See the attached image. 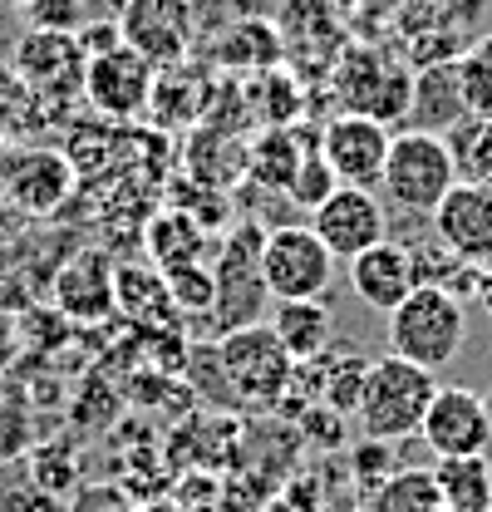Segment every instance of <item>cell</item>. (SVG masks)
I'll return each instance as SVG.
<instances>
[{
    "mask_svg": "<svg viewBox=\"0 0 492 512\" xmlns=\"http://www.w3.org/2000/svg\"><path fill=\"white\" fill-rule=\"evenodd\" d=\"M384 335H389V355L438 375L443 365L458 360V350L468 340V311L448 286H414L384 316Z\"/></svg>",
    "mask_w": 492,
    "mask_h": 512,
    "instance_id": "obj_1",
    "label": "cell"
},
{
    "mask_svg": "<svg viewBox=\"0 0 492 512\" xmlns=\"http://www.w3.org/2000/svg\"><path fill=\"white\" fill-rule=\"evenodd\" d=\"M433 389H438V380H433V370H424V365H409L399 355L369 360L365 389H360V404H355L360 434L379 439V444L414 439L419 424H424V409H429Z\"/></svg>",
    "mask_w": 492,
    "mask_h": 512,
    "instance_id": "obj_2",
    "label": "cell"
},
{
    "mask_svg": "<svg viewBox=\"0 0 492 512\" xmlns=\"http://www.w3.org/2000/svg\"><path fill=\"white\" fill-rule=\"evenodd\" d=\"M217 375L222 389L237 399V404H256V409H271L291 394V375H296V360L286 355V345L276 340L271 325L251 320L237 330H222L217 340Z\"/></svg>",
    "mask_w": 492,
    "mask_h": 512,
    "instance_id": "obj_3",
    "label": "cell"
},
{
    "mask_svg": "<svg viewBox=\"0 0 492 512\" xmlns=\"http://www.w3.org/2000/svg\"><path fill=\"white\" fill-rule=\"evenodd\" d=\"M453 183H458V163H453L448 138L419 133V128H404L389 138V158L379 173L384 202H394L399 212H414V217H433V207L453 192Z\"/></svg>",
    "mask_w": 492,
    "mask_h": 512,
    "instance_id": "obj_4",
    "label": "cell"
},
{
    "mask_svg": "<svg viewBox=\"0 0 492 512\" xmlns=\"http://www.w3.org/2000/svg\"><path fill=\"white\" fill-rule=\"evenodd\" d=\"M330 89L345 114H365L379 124L409 119V94H414V69L389 60L374 45H345L340 60L330 64Z\"/></svg>",
    "mask_w": 492,
    "mask_h": 512,
    "instance_id": "obj_5",
    "label": "cell"
},
{
    "mask_svg": "<svg viewBox=\"0 0 492 512\" xmlns=\"http://www.w3.org/2000/svg\"><path fill=\"white\" fill-rule=\"evenodd\" d=\"M261 281L271 301H320L335 281V252L310 227H271L261 237Z\"/></svg>",
    "mask_w": 492,
    "mask_h": 512,
    "instance_id": "obj_6",
    "label": "cell"
},
{
    "mask_svg": "<svg viewBox=\"0 0 492 512\" xmlns=\"http://www.w3.org/2000/svg\"><path fill=\"white\" fill-rule=\"evenodd\" d=\"M153 89H158V64L143 60L133 45H114V50H99L84 60V99L109 124H128V119L148 114Z\"/></svg>",
    "mask_w": 492,
    "mask_h": 512,
    "instance_id": "obj_7",
    "label": "cell"
},
{
    "mask_svg": "<svg viewBox=\"0 0 492 512\" xmlns=\"http://www.w3.org/2000/svg\"><path fill=\"white\" fill-rule=\"evenodd\" d=\"M74 192V158L60 148H0V197L25 217H55Z\"/></svg>",
    "mask_w": 492,
    "mask_h": 512,
    "instance_id": "obj_8",
    "label": "cell"
},
{
    "mask_svg": "<svg viewBox=\"0 0 492 512\" xmlns=\"http://www.w3.org/2000/svg\"><path fill=\"white\" fill-rule=\"evenodd\" d=\"M419 439L433 458H468V453H488L492 444V414L488 399L468 384H438L424 409Z\"/></svg>",
    "mask_w": 492,
    "mask_h": 512,
    "instance_id": "obj_9",
    "label": "cell"
},
{
    "mask_svg": "<svg viewBox=\"0 0 492 512\" xmlns=\"http://www.w3.org/2000/svg\"><path fill=\"white\" fill-rule=\"evenodd\" d=\"M119 35L143 60H153L158 69H173L192 55V40H197L192 0H123Z\"/></svg>",
    "mask_w": 492,
    "mask_h": 512,
    "instance_id": "obj_10",
    "label": "cell"
},
{
    "mask_svg": "<svg viewBox=\"0 0 492 512\" xmlns=\"http://www.w3.org/2000/svg\"><path fill=\"white\" fill-rule=\"evenodd\" d=\"M84 45L69 30H35L15 45V74L35 99L69 104L74 94H84Z\"/></svg>",
    "mask_w": 492,
    "mask_h": 512,
    "instance_id": "obj_11",
    "label": "cell"
},
{
    "mask_svg": "<svg viewBox=\"0 0 492 512\" xmlns=\"http://www.w3.org/2000/svg\"><path fill=\"white\" fill-rule=\"evenodd\" d=\"M389 138H394L389 124L340 109L330 124L320 128L315 148H320V158L330 163V173H335L345 188L379 192V173H384V158H389Z\"/></svg>",
    "mask_w": 492,
    "mask_h": 512,
    "instance_id": "obj_12",
    "label": "cell"
},
{
    "mask_svg": "<svg viewBox=\"0 0 492 512\" xmlns=\"http://www.w3.org/2000/svg\"><path fill=\"white\" fill-rule=\"evenodd\" d=\"M429 222L448 256H458L468 271H492V188L458 178Z\"/></svg>",
    "mask_w": 492,
    "mask_h": 512,
    "instance_id": "obj_13",
    "label": "cell"
},
{
    "mask_svg": "<svg viewBox=\"0 0 492 512\" xmlns=\"http://www.w3.org/2000/svg\"><path fill=\"white\" fill-rule=\"evenodd\" d=\"M310 232L335 252V261H350L365 247L389 237V212H384V197L374 188H340L330 192L315 212H310Z\"/></svg>",
    "mask_w": 492,
    "mask_h": 512,
    "instance_id": "obj_14",
    "label": "cell"
},
{
    "mask_svg": "<svg viewBox=\"0 0 492 512\" xmlns=\"http://www.w3.org/2000/svg\"><path fill=\"white\" fill-rule=\"evenodd\" d=\"M261 227H237L227 237V247L217 256L212 276H217V306L212 316L222 330H237V325H251L261 316V301L271 296L266 281H261Z\"/></svg>",
    "mask_w": 492,
    "mask_h": 512,
    "instance_id": "obj_15",
    "label": "cell"
},
{
    "mask_svg": "<svg viewBox=\"0 0 492 512\" xmlns=\"http://www.w3.org/2000/svg\"><path fill=\"white\" fill-rule=\"evenodd\" d=\"M276 35H281L286 64H296L301 74H320V69L330 74V64L345 50V30H340L330 0H286Z\"/></svg>",
    "mask_w": 492,
    "mask_h": 512,
    "instance_id": "obj_16",
    "label": "cell"
},
{
    "mask_svg": "<svg viewBox=\"0 0 492 512\" xmlns=\"http://www.w3.org/2000/svg\"><path fill=\"white\" fill-rule=\"evenodd\" d=\"M55 306L64 320L99 325L114 316V261L99 247H84L60 266L55 276Z\"/></svg>",
    "mask_w": 492,
    "mask_h": 512,
    "instance_id": "obj_17",
    "label": "cell"
},
{
    "mask_svg": "<svg viewBox=\"0 0 492 512\" xmlns=\"http://www.w3.org/2000/svg\"><path fill=\"white\" fill-rule=\"evenodd\" d=\"M350 286H355V296L365 301L369 311L389 316V311L419 286V271H414L409 247H399V242L384 237V242L365 247L360 256H350Z\"/></svg>",
    "mask_w": 492,
    "mask_h": 512,
    "instance_id": "obj_18",
    "label": "cell"
},
{
    "mask_svg": "<svg viewBox=\"0 0 492 512\" xmlns=\"http://www.w3.org/2000/svg\"><path fill=\"white\" fill-rule=\"evenodd\" d=\"M409 119H414V128H419V133H438V138H448V133L463 124V119H473V114H468V104H463L458 60H438V64L414 69Z\"/></svg>",
    "mask_w": 492,
    "mask_h": 512,
    "instance_id": "obj_19",
    "label": "cell"
},
{
    "mask_svg": "<svg viewBox=\"0 0 492 512\" xmlns=\"http://www.w3.org/2000/svg\"><path fill=\"white\" fill-rule=\"evenodd\" d=\"M433 488L443 512H492V458L468 453V458H438L433 463Z\"/></svg>",
    "mask_w": 492,
    "mask_h": 512,
    "instance_id": "obj_20",
    "label": "cell"
},
{
    "mask_svg": "<svg viewBox=\"0 0 492 512\" xmlns=\"http://www.w3.org/2000/svg\"><path fill=\"white\" fill-rule=\"evenodd\" d=\"M271 330H276V340L286 345V355L296 365L320 360L330 350V340H335V320H330V311L320 301H276Z\"/></svg>",
    "mask_w": 492,
    "mask_h": 512,
    "instance_id": "obj_21",
    "label": "cell"
},
{
    "mask_svg": "<svg viewBox=\"0 0 492 512\" xmlns=\"http://www.w3.org/2000/svg\"><path fill=\"white\" fill-rule=\"evenodd\" d=\"M114 311L143 325H168L178 316L168 276L158 266H114Z\"/></svg>",
    "mask_w": 492,
    "mask_h": 512,
    "instance_id": "obj_22",
    "label": "cell"
},
{
    "mask_svg": "<svg viewBox=\"0 0 492 512\" xmlns=\"http://www.w3.org/2000/svg\"><path fill=\"white\" fill-rule=\"evenodd\" d=\"M217 40H222V45H217V64H222V69L261 74V69L286 64V55H281V35H276V25H271V20L242 15V20H232Z\"/></svg>",
    "mask_w": 492,
    "mask_h": 512,
    "instance_id": "obj_23",
    "label": "cell"
},
{
    "mask_svg": "<svg viewBox=\"0 0 492 512\" xmlns=\"http://www.w3.org/2000/svg\"><path fill=\"white\" fill-rule=\"evenodd\" d=\"M301 158H306V148H301V133H296V128H266V133L246 148L251 178L271 192H286L291 173L301 168Z\"/></svg>",
    "mask_w": 492,
    "mask_h": 512,
    "instance_id": "obj_24",
    "label": "cell"
},
{
    "mask_svg": "<svg viewBox=\"0 0 492 512\" xmlns=\"http://www.w3.org/2000/svg\"><path fill=\"white\" fill-rule=\"evenodd\" d=\"M202 252H207V237H202V227L187 212L153 217V227H148V256H153L158 271H173L183 261H202Z\"/></svg>",
    "mask_w": 492,
    "mask_h": 512,
    "instance_id": "obj_25",
    "label": "cell"
},
{
    "mask_svg": "<svg viewBox=\"0 0 492 512\" xmlns=\"http://www.w3.org/2000/svg\"><path fill=\"white\" fill-rule=\"evenodd\" d=\"M315 370H320V404H325L330 414H355L369 360H360V355H330V350H325V355L315 360Z\"/></svg>",
    "mask_w": 492,
    "mask_h": 512,
    "instance_id": "obj_26",
    "label": "cell"
},
{
    "mask_svg": "<svg viewBox=\"0 0 492 512\" xmlns=\"http://www.w3.org/2000/svg\"><path fill=\"white\" fill-rule=\"evenodd\" d=\"M374 512H443L438 508V488H433V468H399L379 483Z\"/></svg>",
    "mask_w": 492,
    "mask_h": 512,
    "instance_id": "obj_27",
    "label": "cell"
},
{
    "mask_svg": "<svg viewBox=\"0 0 492 512\" xmlns=\"http://www.w3.org/2000/svg\"><path fill=\"white\" fill-rule=\"evenodd\" d=\"M448 148H453V163H458L463 183L492 188V119H463L448 133Z\"/></svg>",
    "mask_w": 492,
    "mask_h": 512,
    "instance_id": "obj_28",
    "label": "cell"
},
{
    "mask_svg": "<svg viewBox=\"0 0 492 512\" xmlns=\"http://www.w3.org/2000/svg\"><path fill=\"white\" fill-rule=\"evenodd\" d=\"M458 84L473 119H492V35H478L458 55Z\"/></svg>",
    "mask_w": 492,
    "mask_h": 512,
    "instance_id": "obj_29",
    "label": "cell"
},
{
    "mask_svg": "<svg viewBox=\"0 0 492 512\" xmlns=\"http://www.w3.org/2000/svg\"><path fill=\"white\" fill-rule=\"evenodd\" d=\"M25 473H30L50 498H60L69 488H79V453L64 448V439L60 444H35L25 453Z\"/></svg>",
    "mask_w": 492,
    "mask_h": 512,
    "instance_id": "obj_30",
    "label": "cell"
},
{
    "mask_svg": "<svg viewBox=\"0 0 492 512\" xmlns=\"http://www.w3.org/2000/svg\"><path fill=\"white\" fill-rule=\"evenodd\" d=\"M163 276H168V291H173L178 316H187V311L212 316V306H217V276H212L207 261H183V266H173Z\"/></svg>",
    "mask_w": 492,
    "mask_h": 512,
    "instance_id": "obj_31",
    "label": "cell"
},
{
    "mask_svg": "<svg viewBox=\"0 0 492 512\" xmlns=\"http://www.w3.org/2000/svg\"><path fill=\"white\" fill-rule=\"evenodd\" d=\"M335 188H340V178L330 173V163L320 158V148H310L306 158H301V168L291 173V183H286L291 202H296V207H306V212H315V207H320Z\"/></svg>",
    "mask_w": 492,
    "mask_h": 512,
    "instance_id": "obj_32",
    "label": "cell"
},
{
    "mask_svg": "<svg viewBox=\"0 0 492 512\" xmlns=\"http://www.w3.org/2000/svg\"><path fill=\"white\" fill-rule=\"evenodd\" d=\"M35 448V424L30 409L10 394H0V468H15L25 453Z\"/></svg>",
    "mask_w": 492,
    "mask_h": 512,
    "instance_id": "obj_33",
    "label": "cell"
},
{
    "mask_svg": "<svg viewBox=\"0 0 492 512\" xmlns=\"http://www.w3.org/2000/svg\"><path fill=\"white\" fill-rule=\"evenodd\" d=\"M25 15H30L35 30H69V35H74V30L89 20V5H84V0H30Z\"/></svg>",
    "mask_w": 492,
    "mask_h": 512,
    "instance_id": "obj_34",
    "label": "cell"
},
{
    "mask_svg": "<svg viewBox=\"0 0 492 512\" xmlns=\"http://www.w3.org/2000/svg\"><path fill=\"white\" fill-rule=\"evenodd\" d=\"M64 512H138V508H133V498L123 493L119 483H84V488H74Z\"/></svg>",
    "mask_w": 492,
    "mask_h": 512,
    "instance_id": "obj_35",
    "label": "cell"
},
{
    "mask_svg": "<svg viewBox=\"0 0 492 512\" xmlns=\"http://www.w3.org/2000/svg\"><path fill=\"white\" fill-rule=\"evenodd\" d=\"M355 468H360V478L365 483H384L389 473H394V463H389V444H379V439H365V448L355 453Z\"/></svg>",
    "mask_w": 492,
    "mask_h": 512,
    "instance_id": "obj_36",
    "label": "cell"
},
{
    "mask_svg": "<svg viewBox=\"0 0 492 512\" xmlns=\"http://www.w3.org/2000/svg\"><path fill=\"white\" fill-rule=\"evenodd\" d=\"M138 512H183L178 503H148V508H138Z\"/></svg>",
    "mask_w": 492,
    "mask_h": 512,
    "instance_id": "obj_37",
    "label": "cell"
},
{
    "mask_svg": "<svg viewBox=\"0 0 492 512\" xmlns=\"http://www.w3.org/2000/svg\"><path fill=\"white\" fill-rule=\"evenodd\" d=\"M5 5H20V10H25V5H30V0H5Z\"/></svg>",
    "mask_w": 492,
    "mask_h": 512,
    "instance_id": "obj_38",
    "label": "cell"
},
{
    "mask_svg": "<svg viewBox=\"0 0 492 512\" xmlns=\"http://www.w3.org/2000/svg\"><path fill=\"white\" fill-rule=\"evenodd\" d=\"M0 10H5V0H0Z\"/></svg>",
    "mask_w": 492,
    "mask_h": 512,
    "instance_id": "obj_39",
    "label": "cell"
}]
</instances>
